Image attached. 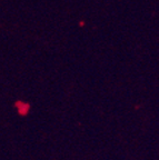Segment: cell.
I'll list each match as a JSON object with an SVG mask.
<instances>
[{
  "label": "cell",
  "instance_id": "cell-1",
  "mask_svg": "<svg viewBox=\"0 0 159 160\" xmlns=\"http://www.w3.org/2000/svg\"><path fill=\"white\" fill-rule=\"evenodd\" d=\"M17 106H18V109H19V112L21 115H26L28 112V110H29V106L25 105L23 102H17Z\"/></svg>",
  "mask_w": 159,
  "mask_h": 160
}]
</instances>
